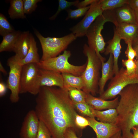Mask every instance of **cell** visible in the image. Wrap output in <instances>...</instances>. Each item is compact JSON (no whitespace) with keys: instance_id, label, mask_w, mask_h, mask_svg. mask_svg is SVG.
<instances>
[{"instance_id":"cell-1","label":"cell","mask_w":138,"mask_h":138,"mask_svg":"<svg viewBox=\"0 0 138 138\" xmlns=\"http://www.w3.org/2000/svg\"><path fill=\"white\" fill-rule=\"evenodd\" d=\"M35 111L53 138H63L68 128L75 129L76 112L68 90L54 87H41L36 100Z\"/></svg>"},{"instance_id":"cell-2","label":"cell","mask_w":138,"mask_h":138,"mask_svg":"<svg viewBox=\"0 0 138 138\" xmlns=\"http://www.w3.org/2000/svg\"><path fill=\"white\" fill-rule=\"evenodd\" d=\"M119 95L120 98L116 108L118 113L116 124L120 129L122 137L132 138L131 130L138 126V84L127 86Z\"/></svg>"},{"instance_id":"cell-3","label":"cell","mask_w":138,"mask_h":138,"mask_svg":"<svg viewBox=\"0 0 138 138\" xmlns=\"http://www.w3.org/2000/svg\"><path fill=\"white\" fill-rule=\"evenodd\" d=\"M83 53L87 57V63L85 70L81 76L84 83L82 90L94 96L99 93L102 62L95 51L86 44L83 46Z\"/></svg>"},{"instance_id":"cell-4","label":"cell","mask_w":138,"mask_h":138,"mask_svg":"<svg viewBox=\"0 0 138 138\" xmlns=\"http://www.w3.org/2000/svg\"><path fill=\"white\" fill-rule=\"evenodd\" d=\"M71 55L70 51L65 50L62 54L58 56L40 60L37 64L40 68L51 70L61 74L69 73L77 76H81L85 70L87 62L79 66L71 64L68 59Z\"/></svg>"},{"instance_id":"cell-5","label":"cell","mask_w":138,"mask_h":138,"mask_svg":"<svg viewBox=\"0 0 138 138\" xmlns=\"http://www.w3.org/2000/svg\"><path fill=\"white\" fill-rule=\"evenodd\" d=\"M34 33L41 46L42 55L40 59L41 61L57 56L65 50L77 38L72 33L60 38L45 37L36 30H34Z\"/></svg>"},{"instance_id":"cell-6","label":"cell","mask_w":138,"mask_h":138,"mask_svg":"<svg viewBox=\"0 0 138 138\" xmlns=\"http://www.w3.org/2000/svg\"><path fill=\"white\" fill-rule=\"evenodd\" d=\"M40 69L37 64L35 63H29L22 66L20 94L28 93L37 95L41 87Z\"/></svg>"},{"instance_id":"cell-7","label":"cell","mask_w":138,"mask_h":138,"mask_svg":"<svg viewBox=\"0 0 138 138\" xmlns=\"http://www.w3.org/2000/svg\"><path fill=\"white\" fill-rule=\"evenodd\" d=\"M106 22L102 15L99 16L89 27L85 35L87 39L88 45L95 51L102 62H105L106 59L100 53H104L106 43L101 31Z\"/></svg>"},{"instance_id":"cell-8","label":"cell","mask_w":138,"mask_h":138,"mask_svg":"<svg viewBox=\"0 0 138 138\" xmlns=\"http://www.w3.org/2000/svg\"><path fill=\"white\" fill-rule=\"evenodd\" d=\"M133 84H138V76H128L125 73V69L122 67L110 80L107 88L99 95V97L107 100L115 98L125 87Z\"/></svg>"},{"instance_id":"cell-9","label":"cell","mask_w":138,"mask_h":138,"mask_svg":"<svg viewBox=\"0 0 138 138\" xmlns=\"http://www.w3.org/2000/svg\"><path fill=\"white\" fill-rule=\"evenodd\" d=\"M19 58L15 55L9 58L7 62L10 71L6 85L11 91L9 99L13 103L17 102L19 99L20 82L22 66L19 63Z\"/></svg>"},{"instance_id":"cell-10","label":"cell","mask_w":138,"mask_h":138,"mask_svg":"<svg viewBox=\"0 0 138 138\" xmlns=\"http://www.w3.org/2000/svg\"><path fill=\"white\" fill-rule=\"evenodd\" d=\"M103 12L99 0H96L90 5L89 9L83 18L70 30L77 38L85 36L89 27L98 17L102 15Z\"/></svg>"},{"instance_id":"cell-11","label":"cell","mask_w":138,"mask_h":138,"mask_svg":"<svg viewBox=\"0 0 138 138\" xmlns=\"http://www.w3.org/2000/svg\"><path fill=\"white\" fill-rule=\"evenodd\" d=\"M102 15L106 22H111L115 26L122 23L136 24L134 10L127 4L117 8L104 11Z\"/></svg>"},{"instance_id":"cell-12","label":"cell","mask_w":138,"mask_h":138,"mask_svg":"<svg viewBox=\"0 0 138 138\" xmlns=\"http://www.w3.org/2000/svg\"><path fill=\"white\" fill-rule=\"evenodd\" d=\"M39 120L34 110H31L25 117L20 129V138H36Z\"/></svg>"},{"instance_id":"cell-13","label":"cell","mask_w":138,"mask_h":138,"mask_svg":"<svg viewBox=\"0 0 138 138\" xmlns=\"http://www.w3.org/2000/svg\"><path fill=\"white\" fill-rule=\"evenodd\" d=\"M86 118L89 122V126L93 129L96 134V137L93 138H110L121 130L116 124L99 122L96 120L95 118L87 117Z\"/></svg>"},{"instance_id":"cell-14","label":"cell","mask_w":138,"mask_h":138,"mask_svg":"<svg viewBox=\"0 0 138 138\" xmlns=\"http://www.w3.org/2000/svg\"><path fill=\"white\" fill-rule=\"evenodd\" d=\"M40 73L41 87L56 86L64 88L62 74L53 71L41 68L40 69Z\"/></svg>"},{"instance_id":"cell-15","label":"cell","mask_w":138,"mask_h":138,"mask_svg":"<svg viewBox=\"0 0 138 138\" xmlns=\"http://www.w3.org/2000/svg\"><path fill=\"white\" fill-rule=\"evenodd\" d=\"M121 40L119 35L114 29V33L113 38L107 42L108 45L105 48L104 53L106 55L112 54L114 59L113 72L114 75L117 73L119 69L118 60L121 53V47L120 41Z\"/></svg>"},{"instance_id":"cell-16","label":"cell","mask_w":138,"mask_h":138,"mask_svg":"<svg viewBox=\"0 0 138 138\" xmlns=\"http://www.w3.org/2000/svg\"><path fill=\"white\" fill-rule=\"evenodd\" d=\"M115 27L114 29L126 43L130 41L133 45L137 41L138 28L136 24L122 23Z\"/></svg>"},{"instance_id":"cell-17","label":"cell","mask_w":138,"mask_h":138,"mask_svg":"<svg viewBox=\"0 0 138 138\" xmlns=\"http://www.w3.org/2000/svg\"><path fill=\"white\" fill-rule=\"evenodd\" d=\"M119 97L113 100H108L94 96L89 93H86L85 101L95 110L100 111L105 109H116L119 102Z\"/></svg>"},{"instance_id":"cell-18","label":"cell","mask_w":138,"mask_h":138,"mask_svg":"<svg viewBox=\"0 0 138 138\" xmlns=\"http://www.w3.org/2000/svg\"><path fill=\"white\" fill-rule=\"evenodd\" d=\"M114 59L113 55L110 54L108 60L102 62L101 74L99 83V95L104 91V88L107 81L111 80L114 75L113 70Z\"/></svg>"},{"instance_id":"cell-19","label":"cell","mask_w":138,"mask_h":138,"mask_svg":"<svg viewBox=\"0 0 138 138\" xmlns=\"http://www.w3.org/2000/svg\"><path fill=\"white\" fill-rule=\"evenodd\" d=\"M29 31L21 32L16 43L13 51L20 59H24L28 51L30 45Z\"/></svg>"},{"instance_id":"cell-20","label":"cell","mask_w":138,"mask_h":138,"mask_svg":"<svg viewBox=\"0 0 138 138\" xmlns=\"http://www.w3.org/2000/svg\"><path fill=\"white\" fill-rule=\"evenodd\" d=\"M40 60L36 42L32 34L30 33V45L28 51L24 59L21 60L19 58V63L22 66L25 64L30 63L38 64Z\"/></svg>"},{"instance_id":"cell-21","label":"cell","mask_w":138,"mask_h":138,"mask_svg":"<svg viewBox=\"0 0 138 138\" xmlns=\"http://www.w3.org/2000/svg\"><path fill=\"white\" fill-rule=\"evenodd\" d=\"M93 112L95 117L100 122L106 123L116 124L118 113L116 109H111L101 111L93 109Z\"/></svg>"},{"instance_id":"cell-22","label":"cell","mask_w":138,"mask_h":138,"mask_svg":"<svg viewBox=\"0 0 138 138\" xmlns=\"http://www.w3.org/2000/svg\"><path fill=\"white\" fill-rule=\"evenodd\" d=\"M21 32L19 30L15 31L3 36V40L0 44V52L13 51Z\"/></svg>"},{"instance_id":"cell-23","label":"cell","mask_w":138,"mask_h":138,"mask_svg":"<svg viewBox=\"0 0 138 138\" xmlns=\"http://www.w3.org/2000/svg\"><path fill=\"white\" fill-rule=\"evenodd\" d=\"M64 83V88L67 90L70 87H74L82 90L84 83L81 76H77L69 73H62Z\"/></svg>"},{"instance_id":"cell-24","label":"cell","mask_w":138,"mask_h":138,"mask_svg":"<svg viewBox=\"0 0 138 138\" xmlns=\"http://www.w3.org/2000/svg\"><path fill=\"white\" fill-rule=\"evenodd\" d=\"M9 2L10 6L8 12L11 19L26 18L24 11L23 0H11L9 1Z\"/></svg>"},{"instance_id":"cell-25","label":"cell","mask_w":138,"mask_h":138,"mask_svg":"<svg viewBox=\"0 0 138 138\" xmlns=\"http://www.w3.org/2000/svg\"><path fill=\"white\" fill-rule=\"evenodd\" d=\"M128 0H99V3L103 11L121 7L127 4Z\"/></svg>"},{"instance_id":"cell-26","label":"cell","mask_w":138,"mask_h":138,"mask_svg":"<svg viewBox=\"0 0 138 138\" xmlns=\"http://www.w3.org/2000/svg\"><path fill=\"white\" fill-rule=\"evenodd\" d=\"M70 97L73 102H84L85 101L86 93L82 90L74 87L67 89Z\"/></svg>"},{"instance_id":"cell-27","label":"cell","mask_w":138,"mask_h":138,"mask_svg":"<svg viewBox=\"0 0 138 138\" xmlns=\"http://www.w3.org/2000/svg\"><path fill=\"white\" fill-rule=\"evenodd\" d=\"M90 7V5L74 10L70 8L67 9L66 10L68 13V16L66 20L70 19H75L85 16Z\"/></svg>"},{"instance_id":"cell-28","label":"cell","mask_w":138,"mask_h":138,"mask_svg":"<svg viewBox=\"0 0 138 138\" xmlns=\"http://www.w3.org/2000/svg\"><path fill=\"white\" fill-rule=\"evenodd\" d=\"M73 103L75 108L82 114L89 117L95 118L93 112V109L86 102Z\"/></svg>"},{"instance_id":"cell-29","label":"cell","mask_w":138,"mask_h":138,"mask_svg":"<svg viewBox=\"0 0 138 138\" xmlns=\"http://www.w3.org/2000/svg\"><path fill=\"white\" fill-rule=\"evenodd\" d=\"M15 30L11 25L5 16L0 14V34L3 37Z\"/></svg>"},{"instance_id":"cell-30","label":"cell","mask_w":138,"mask_h":138,"mask_svg":"<svg viewBox=\"0 0 138 138\" xmlns=\"http://www.w3.org/2000/svg\"><path fill=\"white\" fill-rule=\"evenodd\" d=\"M122 63L123 66L126 67L125 73L128 76L130 77L137 76L136 73V66L134 60L122 59Z\"/></svg>"},{"instance_id":"cell-31","label":"cell","mask_w":138,"mask_h":138,"mask_svg":"<svg viewBox=\"0 0 138 138\" xmlns=\"http://www.w3.org/2000/svg\"><path fill=\"white\" fill-rule=\"evenodd\" d=\"M58 9L55 13L49 18L50 20H54L60 13L62 10H66L72 6H75L79 2L78 0L70 2L65 0H59Z\"/></svg>"},{"instance_id":"cell-32","label":"cell","mask_w":138,"mask_h":138,"mask_svg":"<svg viewBox=\"0 0 138 138\" xmlns=\"http://www.w3.org/2000/svg\"><path fill=\"white\" fill-rule=\"evenodd\" d=\"M42 1L41 0H23L25 14H30L34 11L37 6V3Z\"/></svg>"},{"instance_id":"cell-33","label":"cell","mask_w":138,"mask_h":138,"mask_svg":"<svg viewBox=\"0 0 138 138\" xmlns=\"http://www.w3.org/2000/svg\"><path fill=\"white\" fill-rule=\"evenodd\" d=\"M48 128L41 121L39 120L38 129L36 138H52Z\"/></svg>"},{"instance_id":"cell-34","label":"cell","mask_w":138,"mask_h":138,"mask_svg":"<svg viewBox=\"0 0 138 138\" xmlns=\"http://www.w3.org/2000/svg\"><path fill=\"white\" fill-rule=\"evenodd\" d=\"M75 122L76 127L81 129L85 128L89 125V122L87 118L80 116L77 113L75 116Z\"/></svg>"},{"instance_id":"cell-35","label":"cell","mask_w":138,"mask_h":138,"mask_svg":"<svg viewBox=\"0 0 138 138\" xmlns=\"http://www.w3.org/2000/svg\"><path fill=\"white\" fill-rule=\"evenodd\" d=\"M126 43L127 45V47L125 52L126 56L128 59L133 60L136 56V54L133 48L132 42L129 41Z\"/></svg>"},{"instance_id":"cell-36","label":"cell","mask_w":138,"mask_h":138,"mask_svg":"<svg viewBox=\"0 0 138 138\" xmlns=\"http://www.w3.org/2000/svg\"><path fill=\"white\" fill-rule=\"evenodd\" d=\"M63 138H79L76 133L75 129L72 128H68L64 134Z\"/></svg>"},{"instance_id":"cell-37","label":"cell","mask_w":138,"mask_h":138,"mask_svg":"<svg viewBox=\"0 0 138 138\" xmlns=\"http://www.w3.org/2000/svg\"><path fill=\"white\" fill-rule=\"evenodd\" d=\"M96 0H84L80 2H79L75 6L78 8L84 7L94 2Z\"/></svg>"},{"instance_id":"cell-38","label":"cell","mask_w":138,"mask_h":138,"mask_svg":"<svg viewBox=\"0 0 138 138\" xmlns=\"http://www.w3.org/2000/svg\"><path fill=\"white\" fill-rule=\"evenodd\" d=\"M127 4L134 10L138 9V0H128Z\"/></svg>"},{"instance_id":"cell-39","label":"cell","mask_w":138,"mask_h":138,"mask_svg":"<svg viewBox=\"0 0 138 138\" xmlns=\"http://www.w3.org/2000/svg\"><path fill=\"white\" fill-rule=\"evenodd\" d=\"M6 85L2 81L0 83V96L2 97L4 95L6 92Z\"/></svg>"},{"instance_id":"cell-40","label":"cell","mask_w":138,"mask_h":138,"mask_svg":"<svg viewBox=\"0 0 138 138\" xmlns=\"http://www.w3.org/2000/svg\"><path fill=\"white\" fill-rule=\"evenodd\" d=\"M132 130L133 132L132 138H138V126L133 127Z\"/></svg>"},{"instance_id":"cell-41","label":"cell","mask_w":138,"mask_h":138,"mask_svg":"<svg viewBox=\"0 0 138 138\" xmlns=\"http://www.w3.org/2000/svg\"><path fill=\"white\" fill-rule=\"evenodd\" d=\"M132 47L136 53V59H138V41L133 44Z\"/></svg>"},{"instance_id":"cell-42","label":"cell","mask_w":138,"mask_h":138,"mask_svg":"<svg viewBox=\"0 0 138 138\" xmlns=\"http://www.w3.org/2000/svg\"><path fill=\"white\" fill-rule=\"evenodd\" d=\"M110 138H122V134L120 130L112 136Z\"/></svg>"},{"instance_id":"cell-43","label":"cell","mask_w":138,"mask_h":138,"mask_svg":"<svg viewBox=\"0 0 138 138\" xmlns=\"http://www.w3.org/2000/svg\"><path fill=\"white\" fill-rule=\"evenodd\" d=\"M0 71L4 75H6L7 74V71L4 68L1 62H0Z\"/></svg>"},{"instance_id":"cell-44","label":"cell","mask_w":138,"mask_h":138,"mask_svg":"<svg viewBox=\"0 0 138 138\" xmlns=\"http://www.w3.org/2000/svg\"><path fill=\"white\" fill-rule=\"evenodd\" d=\"M134 10L135 15V19H136V24L137 26V28H138V38H137V42L138 41V9L135 10Z\"/></svg>"},{"instance_id":"cell-45","label":"cell","mask_w":138,"mask_h":138,"mask_svg":"<svg viewBox=\"0 0 138 138\" xmlns=\"http://www.w3.org/2000/svg\"><path fill=\"white\" fill-rule=\"evenodd\" d=\"M136 64V75L138 76V59H134Z\"/></svg>"},{"instance_id":"cell-46","label":"cell","mask_w":138,"mask_h":138,"mask_svg":"<svg viewBox=\"0 0 138 138\" xmlns=\"http://www.w3.org/2000/svg\"><path fill=\"white\" fill-rule=\"evenodd\" d=\"M122 138H123V137H122Z\"/></svg>"},{"instance_id":"cell-47","label":"cell","mask_w":138,"mask_h":138,"mask_svg":"<svg viewBox=\"0 0 138 138\" xmlns=\"http://www.w3.org/2000/svg\"><path fill=\"white\" fill-rule=\"evenodd\" d=\"M52 138H53L52 137Z\"/></svg>"}]
</instances>
